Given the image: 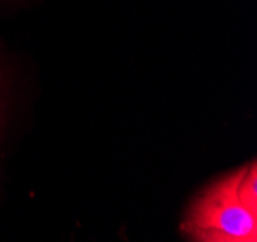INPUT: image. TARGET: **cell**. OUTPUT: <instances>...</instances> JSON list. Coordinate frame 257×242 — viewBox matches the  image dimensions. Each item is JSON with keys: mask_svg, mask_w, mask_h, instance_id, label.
I'll use <instances>...</instances> for the list:
<instances>
[{"mask_svg": "<svg viewBox=\"0 0 257 242\" xmlns=\"http://www.w3.org/2000/svg\"><path fill=\"white\" fill-rule=\"evenodd\" d=\"M244 168L205 187L190 204L181 232L190 242H257V213L238 198Z\"/></svg>", "mask_w": 257, "mask_h": 242, "instance_id": "1", "label": "cell"}, {"mask_svg": "<svg viewBox=\"0 0 257 242\" xmlns=\"http://www.w3.org/2000/svg\"><path fill=\"white\" fill-rule=\"evenodd\" d=\"M238 198L251 213H257V171L255 162L244 166V173L238 183Z\"/></svg>", "mask_w": 257, "mask_h": 242, "instance_id": "2", "label": "cell"}]
</instances>
